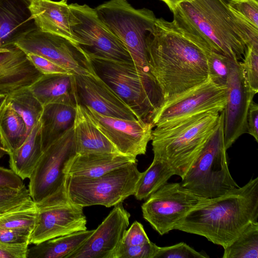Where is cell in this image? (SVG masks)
Returning a JSON list of instances; mask_svg holds the SVG:
<instances>
[{
    "label": "cell",
    "instance_id": "6da1fadb",
    "mask_svg": "<svg viewBox=\"0 0 258 258\" xmlns=\"http://www.w3.org/2000/svg\"><path fill=\"white\" fill-rule=\"evenodd\" d=\"M171 11L177 29L207 54L239 61L247 46L258 47V28L232 12L225 0H186Z\"/></svg>",
    "mask_w": 258,
    "mask_h": 258
},
{
    "label": "cell",
    "instance_id": "7a4b0ae2",
    "mask_svg": "<svg viewBox=\"0 0 258 258\" xmlns=\"http://www.w3.org/2000/svg\"><path fill=\"white\" fill-rule=\"evenodd\" d=\"M146 43L150 73L163 103L208 78L207 53L172 22L156 18Z\"/></svg>",
    "mask_w": 258,
    "mask_h": 258
},
{
    "label": "cell",
    "instance_id": "3957f363",
    "mask_svg": "<svg viewBox=\"0 0 258 258\" xmlns=\"http://www.w3.org/2000/svg\"><path fill=\"white\" fill-rule=\"evenodd\" d=\"M258 221V177L206 200L180 219L174 230L202 236L226 248L251 223Z\"/></svg>",
    "mask_w": 258,
    "mask_h": 258
},
{
    "label": "cell",
    "instance_id": "277c9868",
    "mask_svg": "<svg viewBox=\"0 0 258 258\" xmlns=\"http://www.w3.org/2000/svg\"><path fill=\"white\" fill-rule=\"evenodd\" d=\"M220 118L221 112L207 111L156 126L152 132L154 156L182 178L216 131Z\"/></svg>",
    "mask_w": 258,
    "mask_h": 258
},
{
    "label": "cell",
    "instance_id": "5b68a950",
    "mask_svg": "<svg viewBox=\"0 0 258 258\" xmlns=\"http://www.w3.org/2000/svg\"><path fill=\"white\" fill-rule=\"evenodd\" d=\"M89 57L95 73L132 109L138 119L153 123L163 103L156 82L139 73L133 62Z\"/></svg>",
    "mask_w": 258,
    "mask_h": 258
},
{
    "label": "cell",
    "instance_id": "8992f818",
    "mask_svg": "<svg viewBox=\"0 0 258 258\" xmlns=\"http://www.w3.org/2000/svg\"><path fill=\"white\" fill-rule=\"evenodd\" d=\"M95 9L126 47L138 71L155 81L150 71L146 43L156 19L154 13L146 8L136 9L124 0H110Z\"/></svg>",
    "mask_w": 258,
    "mask_h": 258
},
{
    "label": "cell",
    "instance_id": "52a82bcc",
    "mask_svg": "<svg viewBox=\"0 0 258 258\" xmlns=\"http://www.w3.org/2000/svg\"><path fill=\"white\" fill-rule=\"evenodd\" d=\"M226 151L223 110L217 128L181 178V185L196 196L207 199L239 187L230 173Z\"/></svg>",
    "mask_w": 258,
    "mask_h": 258
},
{
    "label": "cell",
    "instance_id": "ba28073f",
    "mask_svg": "<svg viewBox=\"0 0 258 258\" xmlns=\"http://www.w3.org/2000/svg\"><path fill=\"white\" fill-rule=\"evenodd\" d=\"M141 174L135 162L97 177L68 175V196L71 202L83 208L114 206L134 195Z\"/></svg>",
    "mask_w": 258,
    "mask_h": 258
},
{
    "label": "cell",
    "instance_id": "9c48e42d",
    "mask_svg": "<svg viewBox=\"0 0 258 258\" xmlns=\"http://www.w3.org/2000/svg\"><path fill=\"white\" fill-rule=\"evenodd\" d=\"M77 155L72 126L43 151L29 178V194L35 203L52 196L69 198L68 169Z\"/></svg>",
    "mask_w": 258,
    "mask_h": 258
},
{
    "label": "cell",
    "instance_id": "30bf717a",
    "mask_svg": "<svg viewBox=\"0 0 258 258\" xmlns=\"http://www.w3.org/2000/svg\"><path fill=\"white\" fill-rule=\"evenodd\" d=\"M69 5L72 33L89 56L133 62L126 47L100 19L95 9L77 3Z\"/></svg>",
    "mask_w": 258,
    "mask_h": 258
},
{
    "label": "cell",
    "instance_id": "8fae6325",
    "mask_svg": "<svg viewBox=\"0 0 258 258\" xmlns=\"http://www.w3.org/2000/svg\"><path fill=\"white\" fill-rule=\"evenodd\" d=\"M206 199L194 194L180 182H167L143 204V216L163 235L174 230L180 219Z\"/></svg>",
    "mask_w": 258,
    "mask_h": 258
},
{
    "label": "cell",
    "instance_id": "7c38bea8",
    "mask_svg": "<svg viewBox=\"0 0 258 258\" xmlns=\"http://www.w3.org/2000/svg\"><path fill=\"white\" fill-rule=\"evenodd\" d=\"M15 46L25 53L43 57L74 75L95 74L88 54L72 41L60 36L33 31L19 40Z\"/></svg>",
    "mask_w": 258,
    "mask_h": 258
},
{
    "label": "cell",
    "instance_id": "4fadbf2b",
    "mask_svg": "<svg viewBox=\"0 0 258 258\" xmlns=\"http://www.w3.org/2000/svg\"><path fill=\"white\" fill-rule=\"evenodd\" d=\"M227 101L226 87L215 84L209 77L200 84L164 103L156 112L154 126L176 122L207 111L221 112Z\"/></svg>",
    "mask_w": 258,
    "mask_h": 258
},
{
    "label": "cell",
    "instance_id": "5bb4252c",
    "mask_svg": "<svg viewBox=\"0 0 258 258\" xmlns=\"http://www.w3.org/2000/svg\"><path fill=\"white\" fill-rule=\"evenodd\" d=\"M36 204L38 217L30 244L87 230L83 207L73 204L69 198L51 197Z\"/></svg>",
    "mask_w": 258,
    "mask_h": 258
},
{
    "label": "cell",
    "instance_id": "9a60e30c",
    "mask_svg": "<svg viewBox=\"0 0 258 258\" xmlns=\"http://www.w3.org/2000/svg\"><path fill=\"white\" fill-rule=\"evenodd\" d=\"M227 101L223 110L224 144L227 150L247 133V116L255 93L250 89L239 61L230 58L226 83Z\"/></svg>",
    "mask_w": 258,
    "mask_h": 258
},
{
    "label": "cell",
    "instance_id": "2e32d148",
    "mask_svg": "<svg viewBox=\"0 0 258 258\" xmlns=\"http://www.w3.org/2000/svg\"><path fill=\"white\" fill-rule=\"evenodd\" d=\"M84 107L94 124L119 153L135 157L145 154L152 139L154 127L152 123L107 116L89 107Z\"/></svg>",
    "mask_w": 258,
    "mask_h": 258
},
{
    "label": "cell",
    "instance_id": "e0dca14e",
    "mask_svg": "<svg viewBox=\"0 0 258 258\" xmlns=\"http://www.w3.org/2000/svg\"><path fill=\"white\" fill-rule=\"evenodd\" d=\"M130 216L122 203L114 206L93 233L67 258H115Z\"/></svg>",
    "mask_w": 258,
    "mask_h": 258
},
{
    "label": "cell",
    "instance_id": "ac0fdd59",
    "mask_svg": "<svg viewBox=\"0 0 258 258\" xmlns=\"http://www.w3.org/2000/svg\"><path fill=\"white\" fill-rule=\"evenodd\" d=\"M74 76L78 104L105 116L139 120L132 109L96 73Z\"/></svg>",
    "mask_w": 258,
    "mask_h": 258
},
{
    "label": "cell",
    "instance_id": "d6986e66",
    "mask_svg": "<svg viewBox=\"0 0 258 258\" xmlns=\"http://www.w3.org/2000/svg\"><path fill=\"white\" fill-rule=\"evenodd\" d=\"M30 4V0H0L1 48L15 46L19 40L38 29Z\"/></svg>",
    "mask_w": 258,
    "mask_h": 258
},
{
    "label": "cell",
    "instance_id": "ffe728a7",
    "mask_svg": "<svg viewBox=\"0 0 258 258\" xmlns=\"http://www.w3.org/2000/svg\"><path fill=\"white\" fill-rule=\"evenodd\" d=\"M42 75L16 46L0 51V92L9 93L30 86Z\"/></svg>",
    "mask_w": 258,
    "mask_h": 258
},
{
    "label": "cell",
    "instance_id": "44dd1931",
    "mask_svg": "<svg viewBox=\"0 0 258 258\" xmlns=\"http://www.w3.org/2000/svg\"><path fill=\"white\" fill-rule=\"evenodd\" d=\"M30 1V9L38 29L65 37L78 44L71 30V12L67 1Z\"/></svg>",
    "mask_w": 258,
    "mask_h": 258
},
{
    "label": "cell",
    "instance_id": "7402d4cb",
    "mask_svg": "<svg viewBox=\"0 0 258 258\" xmlns=\"http://www.w3.org/2000/svg\"><path fill=\"white\" fill-rule=\"evenodd\" d=\"M73 128L77 154L120 153L94 124L84 106L77 104Z\"/></svg>",
    "mask_w": 258,
    "mask_h": 258
},
{
    "label": "cell",
    "instance_id": "603a6c76",
    "mask_svg": "<svg viewBox=\"0 0 258 258\" xmlns=\"http://www.w3.org/2000/svg\"><path fill=\"white\" fill-rule=\"evenodd\" d=\"M29 88L43 106L62 103L76 106L77 103L74 74H42Z\"/></svg>",
    "mask_w": 258,
    "mask_h": 258
},
{
    "label": "cell",
    "instance_id": "cb8c5ba5",
    "mask_svg": "<svg viewBox=\"0 0 258 258\" xmlns=\"http://www.w3.org/2000/svg\"><path fill=\"white\" fill-rule=\"evenodd\" d=\"M137 161L136 157L120 153L77 154L69 166L68 175L94 178Z\"/></svg>",
    "mask_w": 258,
    "mask_h": 258
},
{
    "label": "cell",
    "instance_id": "d4e9b609",
    "mask_svg": "<svg viewBox=\"0 0 258 258\" xmlns=\"http://www.w3.org/2000/svg\"><path fill=\"white\" fill-rule=\"evenodd\" d=\"M76 106L62 103L43 106L40 119L43 151L74 125Z\"/></svg>",
    "mask_w": 258,
    "mask_h": 258
},
{
    "label": "cell",
    "instance_id": "484cf974",
    "mask_svg": "<svg viewBox=\"0 0 258 258\" xmlns=\"http://www.w3.org/2000/svg\"><path fill=\"white\" fill-rule=\"evenodd\" d=\"M43 152L39 121L31 130L22 145L9 153V165L23 180L29 178Z\"/></svg>",
    "mask_w": 258,
    "mask_h": 258
},
{
    "label": "cell",
    "instance_id": "4316f807",
    "mask_svg": "<svg viewBox=\"0 0 258 258\" xmlns=\"http://www.w3.org/2000/svg\"><path fill=\"white\" fill-rule=\"evenodd\" d=\"M94 230H85L55 237L29 247L27 258H67Z\"/></svg>",
    "mask_w": 258,
    "mask_h": 258
},
{
    "label": "cell",
    "instance_id": "83f0119b",
    "mask_svg": "<svg viewBox=\"0 0 258 258\" xmlns=\"http://www.w3.org/2000/svg\"><path fill=\"white\" fill-rule=\"evenodd\" d=\"M28 135L23 118L7 103L0 114V143L11 153L19 148Z\"/></svg>",
    "mask_w": 258,
    "mask_h": 258
},
{
    "label": "cell",
    "instance_id": "f1b7e54d",
    "mask_svg": "<svg viewBox=\"0 0 258 258\" xmlns=\"http://www.w3.org/2000/svg\"><path fill=\"white\" fill-rule=\"evenodd\" d=\"M29 86L18 89L7 93V103L23 118L28 135L40 121L43 106L30 90Z\"/></svg>",
    "mask_w": 258,
    "mask_h": 258
},
{
    "label": "cell",
    "instance_id": "f546056e",
    "mask_svg": "<svg viewBox=\"0 0 258 258\" xmlns=\"http://www.w3.org/2000/svg\"><path fill=\"white\" fill-rule=\"evenodd\" d=\"M173 175V172L165 161L154 156L150 166L142 172L134 196L140 201L147 199L166 183Z\"/></svg>",
    "mask_w": 258,
    "mask_h": 258
},
{
    "label": "cell",
    "instance_id": "4dcf8cb0",
    "mask_svg": "<svg viewBox=\"0 0 258 258\" xmlns=\"http://www.w3.org/2000/svg\"><path fill=\"white\" fill-rule=\"evenodd\" d=\"M37 217L36 204L31 200L0 212V228L25 229L32 232Z\"/></svg>",
    "mask_w": 258,
    "mask_h": 258
},
{
    "label": "cell",
    "instance_id": "1f68e13d",
    "mask_svg": "<svg viewBox=\"0 0 258 258\" xmlns=\"http://www.w3.org/2000/svg\"><path fill=\"white\" fill-rule=\"evenodd\" d=\"M224 249L223 258H257L258 221L250 223Z\"/></svg>",
    "mask_w": 258,
    "mask_h": 258
},
{
    "label": "cell",
    "instance_id": "d6a6232c",
    "mask_svg": "<svg viewBox=\"0 0 258 258\" xmlns=\"http://www.w3.org/2000/svg\"><path fill=\"white\" fill-rule=\"evenodd\" d=\"M208 75L212 81L221 87H226L229 74L230 57L211 51L207 54Z\"/></svg>",
    "mask_w": 258,
    "mask_h": 258
},
{
    "label": "cell",
    "instance_id": "836d02e7",
    "mask_svg": "<svg viewBox=\"0 0 258 258\" xmlns=\"http://www.w3.org/2000/svg\"><path fill=\"white\" fill-rule=\"evenodd\" d=\"M240 62L243 75L250 89L258 92V47L247 46L244 56Z\"/></svg>",
    "mask_w": 258,
    "mask_h": 258
},
{
    "label": "cell",
    "instance_id": "e575fe53",
    "mask_svg": "<svg viewBox=\"0 0 258 258\" xmlns=\"http://www.w3.org/2000/svg\"><path fill=\"white\" fill-rule=\"evenodd\" d=\"M229 9L258 28V0H225Z\"/></svg>",
    "mask_w": 258,
    "mask_h": 258
},
{
    "label": "cell",
    "instance_id": "d590c367",
    "mask_svg": "<svg viewBox=\"0 0 258 258\" xmlns=\"http://www.w3.org/2000/svg\"><path fill=\"white\" fill-rule=\"evenodd\" d=\"M207 258L206 253L199 252L184 242L164 247L158 246L155 258Z\"/></svg>",
    "mask_w": 258,
    "mask_h": 258
},
{
    "label": "cell",
    "instance_id": "8d00e7d4",
    "mask_svg": "<svg viewBox=\"0 0 258 258\" xmlns=\"http://www.w3.org/2000/svg\"><path fill=\"white\" fill-rule=\"evenodd\" d=\"M158 246L151 241L136 246L120 244L115 258H155Z\"/></svg>",
    "mask_w": 258,
    "mask_h": 258
},
{
    "label": "cell",
    "instance_id": "74e56055",
    "mask_svg": "<svg viewBox=\"0 0 258 258\" xmlns=\"http://www.w3.org/2000/svg\"><path fill=\"white\" fill-rule=\"evenodd\" d=\"M32 200L24 184L19 189L0 188V212Z\"/></svg>",
    "mask_w": 258,
    "mask_h": 258
},
{
    "label": "cell",
    "instance_id": "f35d334b",
    "mask_svg": "<svg viewBox=\"0 0 258 258\" xmlns=\"http://www.w3.org/2000/svg\"><path fill=\"white\" fill-rule=\"evenodd\" d=\"M150 241L143 225L135 221L125 231L120 244L126 246H136Z\"/></svg>",
    "mask_w": 258,
    "mask_h": 258
},
{
    "label": "cell",
    "instance_id": "ab89813d",
    "mask_svg": "<svg viewBox=\"0 0 258 258\" xmlns=\"http://www.w3.org/2000/svg\"><path fill=\"white\" fill-rule=\"evenodd\" d=\"M26 54L30 61L42 74L70 73L62 67L43 57L31 53Z\"/></svg>",
    "mask_w": 258,
    "mask_h": 258
},
{
    "label": "cell",
    "instance_id": "60d3db41",
    "mask_svg": "<svg viewBox=\"0 0 258 258\" xmlns=\"http://www.w3.org/2000/svg\"><path fill=\"white\" fill-rule=\"evenodd\" d=\"M32 232L25 229L0 228V241L11 244L28 243Z\"/></svg>",
    "mask_w": 258,
    "mask_h": 258
},
{
    "label": "cell",
    "instance_id": "b9f144b4",
    "mask_svg": "<svg viewBox=\"0 0 258 258\" xmlns=\"http://www.w3.org/2000/svg\"><path fill=\"white\" fill-rule=\"evenodd\" d=\"M29 245L11 244L0 241V258H27Z\"/></svg>",
    "mask_w": 258,
    "mask_h": 258
},
{
    "label": "cell",
    "instance_id": "7bdbcfd3",
    "mask_svg": "<svg viewBox=\"0 0 258 258\" xmlns=\"http://www.w3.org/2000/svg\"><path fill=\"white\" fill-rule=\"evenodd\" d=\"M24 184L23 180L13 170L0 166V188L19 189Z\"/></svg>",
    "mask_w": 258,
    "mask_h": 258
},
{
    "label": "cell",
    "instance_id": "ee69618b",
    "mask_svg": "<svg viewBox=\"0 0 258 258\" xmlns=\"http://www.w3.org/2000/svg\"><path fill=\"white\" fill-rule=\"evenodd\" d=\"M247 133L258 142V105L253 101L250 105L247 113Z\"/></svg>",
    "mask_w": 258,
    "mask_h": 258
},
{
    "label": "cell",
    "instance_id": "f6af8a7d",
    "mask_svg": "<svg viewBox=\"0 0 258 258\" xmlns=\"http://www.w3.org/2000/svg\"><path fill=\"white\" fill-rule=\"evenodd\" d=\"M164 2L172 11L178 4L186 0H161Z\"/></svg>",
    "mask_w": 258,
    "mask_h": 258
},
{
    "label": "cell",
    "instance_id": "bcb514c9",
    "mask_svg": "<svg viewBox=\"0 0 258 258\" xmlns=\"http://www.w3.org/2000/svg\"><path fill=\"white\" fill-rule=\"evenodd\" d=\"M8 94L0 92V114L7 103Z\"/></svg>",
    "mask_w": 258,
    "mask_h": 258
},
{
    "label": "cell",
    "instance_id": "7dc6e473",
    "mask_svg": "<svg viewBox=\"0 0 258 258\" xmlns=\"http://www.w3.org/2000/svg\"><path fill=\"white\" fill-rule=\"evenodd\" d=\"M8 154V151L2 146L0 143V159L5 155Z\"/></svg>",
    "mask_w": 258,
    "mask_h": 258
},
{
    "label": "cell",
    "instance_id": "c3c4849f",
    "mask_svg": "<svg viewBox=\"0 0 258 258\" xmlns=\"http://www.w3.org/2000/svg\"><path fill=\"white\" fill-rule=\"evenodd\" d=\"M1 46H2V44H1V42L0 41V51L4 49L3 48H1Z\"/></svg>",
    "mask_w": 258,
    "mask_h": 258
},
{
    "label": "cell",
    "instance_id": "681fc988",
    "mask_svg": "<svg viewBox=\"0 0 258 258\" xmlns=\"http://www.w3.org/2000/svg\"><path fill=\"white\" fill-rule=\"evenodd\" d=\"M66 1H67L68 0H66Z\"/></svg>",
    "mask_w": 258,
    "mask_h": 258
},
{
    "label": "cell",
    "instance_id": "f907efd6",
    "mask_svg": "<svg viewBox=\"0 0 258 258\" xmlns=\"http://www.w3.org/2000/svg\"><path fill=\"white\" fill-rule=\"evenodd\" d=\"M124 1H126V0H124Z\"/></svg>",
    "mask_w": 258,
    "mask_h": 258
}]
</instances>
